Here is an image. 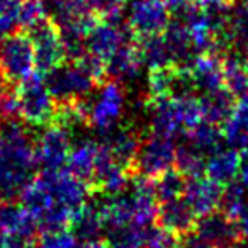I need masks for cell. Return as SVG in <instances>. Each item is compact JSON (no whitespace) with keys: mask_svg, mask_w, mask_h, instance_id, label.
<instances>
[{"mask_svg":"<svg viewBox=\"0 0 248 248\" xmlns=\"http://www.w3.org/2000/svg\"><path fill=\"white\" fill-rule=\"evenodd\" d=\"M136 48L140 51L143 65L148 66L150 70L175 65L163 34L148 36V38H136Z\"/></svg>","mask_w":248,"mask_h":248,"instance_id":"obj_24","label":"cell"},{"mask_svg":"<svg viewBox=\"0 0 248 248\" xmlns=\"http://www.w3.org/2000/svg\"><path fill=\"white\" fill-rule=\"evenodd\" d=\"M175 140L145 131L133 167V177L140 175L146 179H156L163 172L175 167Z\"/></svg>","mask_w":248,"mask_h":248,"instance_id":"obj_6","label":"cell"},{"mask_svg":"<svg viewBox=\"0 0 248 248\" xmlns=\"http://www.w3.org/2000/svg\"><path fill=\"white\" fill-rule=\"evenodd\" d=\"M194 83L199 93L219 89L224 83L223 55L217 53H202L197 55L189 65Z\"/></svg>","mask_w":248,"mask_h":248,"instance_id":"obj_17","label":"cell"},{"mask_svg":"<svg viewBox=\"0 0 248 248\" xmlns=\"http://www.w3.org/2000/svg\"><path fill=\"white\" fill-rule=\"evenodd\" d=\"M187 177L180 172L177 167L163 172L156 179H153V186H155V196L158 202L170 199H177V197H184L187 187Z\"/></svg>","mask_w":248,"mask_h":248,"instance_id":"obj_29","label":"cell"},{"mask_svg":"<svg viewBox=\"0 0 248 248\" xmlns=\"http://www.w3.org/2000/svg\"><path fill=\"white\" fill-rule=\"evenodd\" d=\"M186 140H189V141L192 143L199 152H202L206 156H209L211 153H214L216 150H219L221 146L226 145L223 128L214 123H209V121H206V119L197 124V128L194 129Z\"/></svg>","mask_w":248,"mask_h":248,"instance_id":"obj_28","label":"cell"},{"mask_svg":"<svg viewBox=\"0 0 248 248\" xmlns=\"http://www.w3.org/2000/svg\"><path fill=\"white\" fill-rule=\"evenodd\" d=\"M70 230L77 236L78 241H89L95 240V238H102L106 226H104L102 216L97 207L95 201H87L85 206H82L78 211L73 213L72 223H70Z\"/></svg>","mask_w":248,"mask_h":248,"instance_id":"obj_20","label":"cell"},{"mask_svg":"<svg viewBox=\"0 0 248 248\" xmlns=\"http://www.w3.org/2000/svg\"><path fill=\"white\" fill-rule=\"evenodd\" d=\"M135 34L129 29L128 21H123L121 17L116 19H99L93 29L89 32L85 39L87 51L93 56L100 58L104 63L121 48L135 41Z\"/></svg>","mask_w":248,"mask_h":248,"instance_id":"obj_7","label":"cell"},{"mask_svg":"<svg viewBox=\"0 0 248 248\" xmlns=\"http://www.w3.org/2000/svg\"><path fill=\"white\" fill-rule=\"evenodd\" d=\"M126 21L135 38H148L163 34L172 22V14L165 0H135Z\"/></svg>","mask_w":248,"mask_h":248,"instance_id":"obj_9","label":"cell"},{"mask_svg":"<svg viewBox=\"0 0 248 248\" xmlns=\"http://www.w3.org/2000/svg\"><path fill=\"white\" fill-rule=\"evenodd\" d=\"M97 153H99V143L97 141H93V140L78 141L72 146L68 162H66V170L90 186L93 170H95Z\"/></svg>","mask_w":248,"mask_h":248,"instance_id":"obj_21","label":"cell"},{"mask_svg":"<svg viewBox=\"0 0 248 248\" xmlns=\"http://www.w3.org/2000/svg\"><path fill=\"white\" fill-rule=\"evenodd\" d=\"M78 248H109V245L104 238H95V240L80 241Z\"/></svg>","mask_w":248,"mask_h":248,"instance_id":"obj_39","label":"cell"},{"mask_svg":"<svg viewBox=\"0 0 248 248\" xmlns=\"http://www.w3.org/2000/svg\"><path fill=\"white\" fill-rule=\"evenodd\" d=\"M24 0H0V38L21 31V12Z\"/></svg>","mask_w":248,"mask_h":248,"instance_id":"obj_31","label":"cell"},{"mask_svg":"<svg viewBox=\"0 0 248 248\" xmlns=\"http://www.w3.org/2000/svg\"><path fill=\"white\" fill-rule=\"evenodd\" d=\"M179 248H214V247L211 243H207L206 240H202L197 233L190 231V233L180 236Z\"/></svg>","mask_w":248,"mask_h":248,"instance_id":"obj_35","label":"cell"},{"mask_svg":"<svg viewBox=\"0 0 248 248\" xmlns=\"http://www.w3.org/2000/svg\"><path fill=\"white\" fill-rule=\"evenodd\" d=\"M223 85L236 97L238 100L248 99V70L241 62V56L234 49H230L223 55Z\"/></svg>","mask_w":248,"mask_h":248,"instance_id":"obj_22","label":"cell"},{"mask_svg":"<svg viewBox=\"0 0 248 248\" xmlns=\"http://www.w3.org/2000/svg\"><path fill=\"white\" fill-rule=\"evenodd\" d=\"M143 62L140 51L136 48V39L128 45L121 46L106 63V75L107 80L121 83V85H128L135 82L140 77V72L143 68Z\"/></svg>","mask_w":248,"mask_h":248,"instance_id":"obj_16","label":"cell"},{"mask_svg":"<svg viewBox=\"0 0 248 248\" xmlns=\"http://www.w3.org/2000/svg\"><path fill=\"white\" fill-rule=\"evenodd\" d=\"M7 248H38V243L34 240H7Z\"/></svg>","mask_w":248,"mask_h":248,"instance_id":"obj_38","label":"cell"},{"mask_svg":"<svg viewBox=\"0 0 248 248\" xmlns=\"http://www.w3.org/2000/svg\"><path fill=\"white\" fill-rule=\"evenodd\" d=\"M0 68L12 85L34 73V46L26 31H14L0 38Z\"/></svg>","mask_w":248,"mask_h":248,"instance_id":"obj_5","label":"cell"},{"mask_svg":"<svg viewBox=\"0 0 248 248\" xmlns=\"http://www.w3.org/2000/svg\"><path fill=\"white\" fill-rule=\"evenodd\" d=\"M234 221H236V224H238V228H240L243 238H248V204H247V207L238 214V217Z\"/></svg>","mask_w":248,"mask_h":248,"instance_id":"obj_37","label":"cell"},{"mask_svg":"<svg viewBox=\"0 0 248 248\" xmlns=\"http://www.w3.org/2000/svg\"><path fill=\"white\" fill-rule=\"evenodd\" d=\"M196 216L197 214L187 204V201L184 197H177V199L158 202L155 223L179 236H184L196 228Z\"/></svg>","mask_w":248,"mask_h":248,"instance_id":"obj_15","label":"cell"},{"mask_svg":"<svg viewBox=\"0 0 248 248\" xmlns=\"http://www.w3.org/2000/svg\"><path fill=\"white\" fill-rule=\"evenodd\" d=\"M146 228L136 223L110 226L104 231V240L109 248H145Z\"/></svg>","mask_w":248,"mask_h":248,"instance_id":"obj_25","label":"cell"},{"mask_svg":"<svg viewBox=\"0 0 248 248\" xmlns=\"http://www.w3.org/2000/svg\"><path fill=\"white\" fill-rule=\"evenodd\" d=\"M180 236L158 224H150L146 228L145 248H179Z\"/></svg>","mask_w":248,"mask_h":248,"instance_id":"obj_33","label":"cell"},{"mask_svg":"<svg viewBox=\"0 0 248 248\" xmlns=\"http://www.w3.org/2000/svg\"><path fill=\"white\" fill-rule=\"evenodd\" d=\"M89 11H92L100 19L121 17L128 0H80Z\"/></svg>","mask_w":248,"mask_h":248,"instance_id":"obj_34","label":"cell"},{"mask_svg":"<svg viewBox=\"0 0 248 248\" xmlns=\"http://www.w3.org/2000/svg\"><path fill=\"white\" fill-rule=\"evenodd\" d=\"M206 162H207V156L202 152H199L189 140H182L177 145L175 167L187 179L204 175L206 173Z\"/></svg>","mask_w":248,"mask_h":248,"instance_id":"obj_27","label":"cell"},{"mask_svg":"<svg viewBox=\"0 0 248 248\" xmlns=\"http://www.w3.org/2000/svg\"><path fill=\"white\" fill-rule=\"evenodd\" d=\"M38 221L22 204H0V234L7 240H34Z\"/></svg>","mask_w":248,"mask_h":248,"instance_id":"obj_14","label":"cell"},{"mask_svg":"<svg viewBox=\"0 0 248 248\" xmlns=\"http://www.w3.org/2000/svg\"><path fill=\"white\" fill-rule=\"evenodd\" d=\"M34 46L36 70L41 75H48L53 70L68 62V53L63 41L62 31L53 17H45L36 26L26 31Z\"/></svg>","mask_w":248,"mask_h":248,"instance_id":"obj_4","label":"cell"},{"mask_svg":"<svg viewBox=\"0 0 248 248\" xmlns=\"http://www.w3.org/2000/svg\"><path fill=\"white\" fill-rule=\"evenodd\" d=\"M38 248H78V240L70 228L43 230L38 238Z\"/></svg>","mask_w":248,"mask_h":248,"instance_id":"obj_32","label":"cell"},{"mask_svg":"<svg viewBox=\"0 0 248 248\" xmlns=\"http://www.w3.org/2000/svg\"><path fill=\"white\" fill-rule=\"evenodd\" d=\"M238 180L248 189V150L241 152V163H240V172H238Z\"/></svg>","mask_w":248,"mask_h":248,"instance_id":"obj_36","label":"cell"},{"mask_svg":"<svg viewBox=\"0 0 248 248\" xmlns=\"http://www.w3.org/2000/svg\"><path fill=\"white\" fill-rule=\"evenodd\" d=\"M0 248H7V241H5V238L0 234Z\"/></svg>","mask_w":248,"mask_h":248,"instance_id":"obj_42","label":"cell"},{"mask_svg":"<svg viewBox=\"0 0 248 248\" xmlns=\"http://www.w3.org/2000/svg\"><path fill=\"white\" fill-rule=\"evenodd\" d=\"M228 39L231 49L241 55L248 49V0H236L231 14Z\"/></svg>","mask_w":248,"mask_h":248,"instance_id":"obj_26","label":"cell"},{"mask_svg":"<svg viewBox=\"0 0 248 248\" xmlns=\"http://www.w3.org/2000/svg\"><path fill=\"white\" fill-rule=\"evenodd\" d=\"M70 129L60 124H51L36 138V158L41 172H58L66 169L72 152Z\"/></svg>","mask_w":248,"mask_h":248,"instance_id":"obj_8","label":"cell"},{"mask_svg":"<svg viewBox=\"0 0 248 248\" xmlns=\"http://www.w3.org/2000/svg\"><path fill=\"white\" fill-rule=\"evenodd\" d=\"M87 104V126L100 133H109L117 124L126 107V92L121 83L107 80L93 93L85 99Z\"/></svg>","mask_w":248,"mask_h":248,"instance_id":"obj_3","label":"cell"},{"mask_svg":"<svg viewBox=\"0 0 248 248\" xmlns=\"http://www.w3.org/2000/svg\"><path fill=\"white\" fill-rule=\"evenodd\" d=\"M36 138L17 117L0 119V202H12L36 177Z\"/></svg>","mask_w":248,"mask_h":248,"instance_id":"obj_1","label":"cell"},{"mask_svg":"<svg viewBox=\"0 0 248 248\" xmlns=\"http://www.w3.org/2000/svg\"><path fill=\"white\" fill-rule=\"evenodd\" d=\"M223 190L224 187L219 182L209 179L207 175L192 177L187 180L184 199L197 216H206V214L217 211V207L221 206Z\"/></svg>","mask_w":248,"mask_h":248,"instance_id":"obj_13","label":"cell"},{"mask_svg":"<svg viewBox=\"0 0 248 248\" xmlns=\"http://www.w3.org/2000/svg\"><path fill=\"white\" fill-rule=\"evenodd\" d=\"M240 163H241L240 150H234L231 146L224 145L207 156L206 175L209 179L219 182L221 186H226V184L236 180L238 172H240Z\"/></svg>","mask_w":248,"mask_h":248,"instance_id":"obj_19","label":"cell"},{"mask_svg":"<svg viewBox=\"0 0 248 248\" xmlns=\"http://www.w3.org/2000/svg\"><path fill=\"white\" fill-rule=\"evenodd\" d=\"M143 135H145V131L136 128L135 123H121L109 133H106L107 138H104V143L109 146L114 158L131 175Z\"/></svg>","mask_w":248,"mask_h":248,"instance_id":"obj_12","label":"cell"},{"mask_svg":"<svg viewBox=\"0 0 248 248\" xmlns=\"http://www.w3.org/2000/svg\"><path fill=\"white\" fill-rule=\"evenodd\" d=\"M230 248H248V238H241L240 241H236L234 245H231Z\"/></svg>","mask_w":248,"mask_h":248,"instance_id":"obj_41","label":"cell"},{"mask_svg":"<svg viewBox=\"0 0 248 248\" xmlns=\"http://www.w3.org/2000/svg\"><path fill=\"white\" fill-rule=\"evenodd\" d=\"M12 87H14V85L9 82L7 77L4 75V72H2V68H0V99H2V97H4L5 93H7L9 90L12 89Z\"/></svg>","mask_w":248,"mask_h":248,"instance_id":"obj_40","label":"cell"},{"mask_svg":"<svg viewBox=\"0 0 248 248\" xmlns=\"http://www.w3.org/2000/svg\"><path fill=\"white\" fill-rule=\"evenodd\" d=\"M199 104L204 119L217 126H223L233 114L238 99L223 85L219 89L199 93Z\"/></svg>","mask_w":248,"mask_h":248,"instance_id":"obj_18","label":"cell"},{"mask_svg":"<svg viewBox=\"0 0 248 248\" xmlns=\"http://www.w3.org/2000/svg\"><path fill=\"white\" fill-rule=\"evenodd\" d=\"M194 231L214 248H230L243 238L236 221L231 219L223 211H214L206 216H199Z\"/></svg>","mask_w":248,"mask_h":248,"instance_id":"obj_11","label":"cell"},{"mask_svg":"<svg viewBox=\"0 0 248 248\" xmlns=\"http://www.w3.org/2000/svg\"><path fill=\"white\" fill-rule=\"evenodd\" d=\"M248 204V189L240 182V180H233V182L226 184L223 190V199H221L219 209L224 214L236 219L238 214L247 207Z\"/></svg>","mask_w":248,"mask_h":248,"instance_id":"obj_30","label":"cell"},{"mask_svg":"<svg viewBox=\"0 0 248 248\" xmlns=\"http://www.w3.org/2000/svg\"><path fill=\"white\" fill-rule=\"evenodd\" d=\"M224 141L234 150H248V99L238 100L233 114L223 124Z\"/></svg>","mask_w":248,"mask_h":248,"instance_id":"obj_23","label":"cell"},{"mask_svg":"<svg viewBox=\"0 0 248 248\" xmlns=\"http://www.w3.org/2000/svg\"><path fill=\"white\" fill-rule=\"evenodd\" d=\"M41 175L51 189L56 202L66 206L73 213L85 206L89 197L92 196V189L89 184L70 173L66 169L58 172H41Z\"/></svg>","mask_w":248,"mask_h":248,"instance_id":"obj_10","label":"cell"},{"mask_svg":"<svg viewBox=\"0 0 248 248\" xmlns=\"http://www.w3.org/2000/svg\"><path fill=\"white\" fill-rule=\"evenodd\" d=\"M19 117L32 128H48L56 121L58 102L53 97L45 75L32 73L16 85Z\"/></svg>","mask_w":248,"mask_h":248,"instance_id":"obj_2","label":"cell"}]
</instances>
